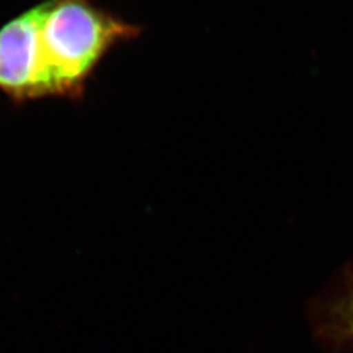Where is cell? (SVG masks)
I'll use <instances>...</instances> for the list:
<instances>
[{
	"label": "cell",
	"instance_id": "obj_1",
	"mask_svg": "<svg viewBox=\"0 0 353 353\" xmlns=\"http://www.w3.org/2000/svg\"><path fill=\"white\" fill-rule=\"evenodd\" d=\"M141 32L99 0H41L0 28V94L79 101L106 55Z\"/></svg>",
	"mask_w": 353,
	"mask_h": 353
},
{
	"label": "cell",
	"instance_id": "obj_2",
	"mask_svg": "<svg viewBox=\"0 0 353 353\" xmlns=\"http://www.w3.org/2000/svg\"><path fill=\"white\" fill-rule=\"evenodd\" d=\"M321 328L328 341L353 347V281L326 306Z\"/></svg>",
	"mask_w": 353,
	"mask_h": 353
}]
</instances>
